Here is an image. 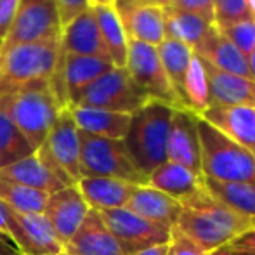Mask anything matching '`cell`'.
I'll list each match as a JSON object with an SVG mask.
<instances>
[{
  "label": "cell",
  "mask_w": 255,
  "mask_h": 255,
  "mask_svg": "<svg viewBox=\"0 0 255 255\" xmlns=\"http://www.w3.org/2000/svg\"><path fill=\"white\" fill-rule=\"evenodd\" d=\"M254 228V222L215 198L207 188L181 200V215L172 229L188 238L205 255L226 247L242 233Z\"/></svg>",
  "instance_id": "6da1fadb"
},
{
  "label": "cell",
  "mask_w": 255,
  "mask_h": 255,
  "mask_svg": "<svg viewBox=\"0 0 255 255\" xmlns=\"http://www.w3.org/2000/svg\"><path fill=\"white\" fill-rule=\"evenodd\" d=\"M0 45H2V40H0Z\"/></svg>",
  "instance_id": "816d5d0a"
},
{
  "label": "cell",
  "mask_w": 255,
  "mask_h": 255,
  "mask_svg": "<svg viewBox=\"0 0 255 255\" xmlns=\"http://www.w3.org/2000/svg\"><path fill=\"white\" fill-rule=\"evenodd\" d=\"M167 160L202 175L198 117L184 108H175L172 115L167 139Z\"/></svg>",
  "instance_id": "7c38bea8"
},
{
  "label": "cell",
  "mask_w": 255,
  "mask_h": 255,
  "mask_svg": "<svg viewBox=\"0 0 255 255\" xmlns=\"http://www.w3.org/2000/svg\"><path fill=\"white\" fill-rule=\"evenodd\" d=\"M254 228H255V222H254Z\"/></svg>",
  "instance_id": "f5cc1de1"
},
{
  "label": "cell",
  "mask_w": 255,
  "mask_h": 255,
  "mask_svg": "<svg viewBox=\"0 0 255 255\" xmlns=\"http://www.w3.org/2000/svg\"><path fill=\"white\" fill-rule=\"evenodd\" d=\"M167 255H205V254L200 252V250L196 249L188 238H184L179 231L172 229Z\"/></svg>",
  "instance_id": "74e56055"
},
{
  "label": "cell",
  "mask_w": 255,
  "mask_h": 255,
  "mask_svg": "<svg viewBox=\"0 0 255 255\" xmlns=\"http://www.w3.org/2000/svg\"><path fill=\"white\" fill-rule=\"evenodd\" d=\"M249 70H250V77L255 82V51L249 56Z\"/></svg>",
  "instance_id": "f6af8a7d"
},
{
  "label": "cell",
  "mask_w": 255,
  "mask_h": 255,
  "mask_svg": "<svg viewBox=\"0 0 255 255\" xmlns=\"http://www.w3.org/2000/svg\"><path fill=\"white\" fill-rule=\"evenodd\" d=\"M63 24L54 0H21L16 17L0 45V54L23 44L61 40Z\"/></svg>",
  "instance_id": "ba28073f"
},
{
  "label": "cell",
  "mask_w": 255,
  "mask_h": 255,
  "mask_svg": "<svg viewBox=\"0 0 255 255\" xmlns=\"http://www.w3.org/2000/svg\"><path fill=\"white\" fill-rule=\"evenodd\" d=\"M91 7L94 5H115V0H89Z\"/></svg>",
  "instance_id": "bcb514c9"
},
{
  "label": "cell",
  "mask_w": 255,
  "mask_h": 255,
  "mask_svg": "<svg viewBox=\"0 0 255 255\" xmlns=\"http://www.w3.org/2000/svg\"><path fill=\"white\" fill-rule=\"evenodd\" d=\"M182 106L196 117H202L210 106V87L205 63L198 54H193L182 84Z\"/></svg>",
  "instance_id": "83f0119b"
},
{
  "label": "cell",
  "mask_w": 255,
  "mask_h": 255,
  "mask_svg": "<svg viewBox=\"0 0 255 255\" xmlns=\"http://www.w3.org/2000/svg\"><path fill=\"white\" fill-rule=\"evenodd\" d=\"M63 57L59 40L23 44L0 54V96L38 82H51Z\"/></svg>",
  "instance_id": "5b68a950"
},
{
  "label": "cell",
  "mask_w": 255,
  "mask_h": 255,
  "mask_svg": "<svg viewBox=\"0 0 255 255\" xmlns=\"http://www.w3.org/2000/svg\"><path fill=\"white\" fill-rule=\"evenodd\" d=\"M151 99L132 80L125 68L113 66L110 71L91 84L71 106L99 108L117 113L134 115Z\"/></svg>",
  "instance_id": "52a82bcc"
},
{
  "label": "cell",
  "mask_w": 255,
  "mask_h": 255,
  "mask_svg": "<svg viewBox=\"0 0 255 255\" xmlns=\"http://www.w3.org/2000/svg\"><path fill=\"white\" fill-rule=\"evenodd\" d=\"M149 0H115V7H124V5H134V3H144Z\"/></svg>",
  "instance_id": "7bdbcfd3"
},
{
  "label": "cell",
  "mask_w": 255,
  "mask_h": 255,
  "mask_svg": "<svg viewBox=\"0 0 255 255\" xmlns=\"http://www.w3.org/2000/svg\"><path fill=\"white\" fill-rule=\"evenodd\" d=\"M35 151L37 149L28 142L23 132L10 122L5 113L0 111V168L16 163Z\"/></svg>",
  "instance_id": "1f68e13d"
},
{
  "label": "cell",
  "mask_w": 255,
  "mask_h": 255,
  "mask_svg": "<svg viewBox=\"0 0 255 255\" xmlns=\"http://www.w3.org/2000/svg\"><path fill=\"white\" fill-rule=\"evenodd\" d=\"M254 156H255V151H254Z\"/></svg>",
  "instance_id": "db71d44e"
},
{
  "label": "cell",
  "mask_w": 255,
  "mask_h": 255,
  "mask_svg": "<svg viewBox=\"0 0 255 255\" xmlns=\"http://www.w3.org/2000/svg\"><path fill=\"white\" fill-rule=\"evenodd\" d=\"M61 170L71 182H77L80 174V132L71 117L70 106L63 108L54 122L45 142L37 149Z\"/></svg>",
  "instance_id": "8fae6325"
},
{
  "label": "cell",
  "mask_w": 255,
  "mask_h": 255,
  "mask_svg": "<svg viewBox=\"0 0 255 255\" xmlns=\"http://www.w3.org/2000/svg\"><path fill=\"white\" fill-rule=\"evenodd\" d=\"M0 236L10 242L21 254L23 249V236H21V229L17 226L16 215L14 210L9 208L3 202H0Z\"/></svg>",
  "instance_id": "e575fe53"
},
{
  "label": "cell",
  "mask_w": 255,
  "mask_h": 255,
  "mask_svg": "<svg viewBox=\"0 0 255 255\" xmlns=\"http://www.w3.org/2000/svg\"><path fill=\"white\" fill-rule=\"evenodd\" d=\"M156 49L161 64H163L165 73H167L168 80H170L172 87H174L182 106V84H184L186 71H188V66L191 63V57L195 51L189 45L177 40H170V38H165Z\"/></svg>",
  "instance_id": "f546056e"
},
{
  "label": "cell",
  "mask_w": 255,
  "mask_h": 255,
  "mask_svg": "<svg viewBox=\"0 0 255 255\" xmlns=\"http://www.w3.org/2000/svg\"><path fill=\"white\" fill-rule=\"evenodd\" d=\"M151 3H154V5H160L161 9H168V7L174 5L177 0H149Z\"/></svg>",
  "instance_id": "ee69618b"
},
{
  "label": "cell",
  "mask_w": 255,
  "mask_h": 255,
  "mask_svg": "<svg viewBox=\"0 0 255 255\" xmlns=\"http://www.w3.org/2000/svg\"><path fill=\"white\" fill-rule=\"evenodd\" d=\"M167 252H168V243H161V245L148 247V249H142L130 255H167Z\"/></svg>",
  "instance_id": "60d3db41"
},
{
  "label": "cell",
  "mask_w": 255,
  "mask_h": 255,
  "mask_svg": "<svg viewBox=\"0 0 255 255\" xmlns=\"http://www.w3.org/2000/svg\"><path fill=\"white\" fill-rule=\"evenodd\" d=\"M23 236L21 255H63L64 245L44 214H21L14 210Z\"/></svg>",
  "instance_id": "cb8c5ba5"
},
{
  "label": "cell",
  "mask_w": 255,
  "mask_h": 255,
  "mask_svg": "<svg viewBox=\"0 0 255 255\" xmlns=\"http://www.w3.org/2000/svg\"><path fill=\"white\" fill-rule=\"evenodd\" d=\"M59 44L63 54L99 57V59H106L111 63L92 9L82 12L63 28Z\"/></svg>",
  "instance_id": "ac0fdd59"
},
{
  "label": "cell",
  "mask_w": 255,
  "mask_h": 255,
  "mask_svg": "<svg viewBox=\"0 0 255 255\" xmlns=\"http://www.w3.org/2000/svg\"><path fill=\"white\" fill-rule=\"evenodd\" d=\"M208 193L228 205L231 210L255 222V184L250 182H219L203 179Z\"/></svg>",
  "instance_id": "f1b7e54d"
},
{
  "label": "cell",
  "mask_w": 255,
  "mask_h": 255,
  "mask_svg": "<svg viewBox=\"0 0 255 255\" xmlns=\"http://www.w3.org/2000/svg\"><path fill=\"white\" fill-rule=\"evenodd\" d=\"M61 106L51 82H38L0 96V111L10 118L35 149L47 139Z\"/></svg>",
  "instance_id": "7a4b0ae2"
},
{
  "label": "cell",
  "mask_w": 255,
  "mask_h": 255,
  "mask_svg": "<svg viewBox=\"0 0 255 255\" xmlns=\"http://www.w3.org/2000/svg\"><path fill=\"white\" fill-rule=\"evenodd\" d=\"M0 179L38 189L47 195H52V193L73 184L47 158L42 156L40 151H35L16 163L0 168Z\"/></svg>",
  "instance_id": "4fadbf2b"
},
{
  "label": "cell",
  "mask_w": 255,
  "mask_h": 255,
  "mask_svg": "<svg viewBox=\"0 0 255 255\" xmlns=\"http://www.w3.org/2000/svg\"><path fill=\"white\" fill-rule=\"evenodd\" d=\"M21 0H0V40H3L16 17Z\"/></svg>",
  "instance_id": "f35d334b"
},
{
  "label": "cell",
  "mask_w": 255,
  "mask_h": 255,
  "mask_svg": "<svg viewBox=\"0 0 255 255\" xmlns=\"http://www.w3.org/2000/svg\"><path fill=\"white\" fill-rule=\"evenodd\" d=\"M174 110L170 104L151 99L132 115L124 144L137 170L146 175V179L154 168L167 161V139Z\"/></svg>",
  "instance_id": "3957f363"
},
{
  "label": "cell",
  "mask_w": 255,
  "mask_h": 255,
  "mask_svg": "<svg viewBox=\"0 0 255 255\" xmlns=\"http://www.w3.org/2000/svg\"><path fill=\"white\" fill-rule=\"evenodd\" d=\"M212 26H214V21L200 14L186 12L174 7L165 9V38L182 42L189 45L193 51Z\"/></svg>",
  "instance_id": "4316f807"
},
{
  "label": "cell",
  "mask_w": 255,
  "mask_h": 255,
  "mask_svg": "<svg viewBox=\"0 0 255 255\" xmlns=\"http://www.w3.org/2000/svg\"><path fill=\"white\" fill-rule=\"evenodd\" d=\"M125 70L149 99L170 104L174 108H182L167 73H165L163 64L158 56V49L154 45L128 40Z\"/></svg>",
  "instance_id": "9c48e42d"
},
{
  "label": "cell",
  "mask_w": 255,
  "mask_h": 255,
  "mask_svg": "<svg viewBox=\"0 0 255 255\" xmlns=\"http://www.w3.org/2000/svg\"><path fill=\"white\" fill-rule=\"evenodd\" d=\"M130 212L160 224L167 229H172L181 215V202L165 193L158 191L148 184L137 186L127 207Z\"/></svg>",
  "instance_id": "603a6c76"
},
{
  "label": "cell",
  "mask_w": 255,
  "mask_h": 255,
  "mask_svg": "<svg viewBox=\"0 0 255 255\" xmlns=\"http://www.w3.org/2000/svg\"><path fill=\"white\" fill-rule=\"evenodd\" d=\"M89 210L91 207L84 200L80 189L77 188V184H71L49 196L44 215L49 219L61 243L66 245L78 231Z\"/></svg>",
  "instance_id": "5bb4252c"
},
{
  "label": "cell",
  "mask_w": 255,
  "mask_h": 255,
  "mask_svg": "<svg viewBox=\"0 0 255 255\" xmlns=\"http://www.w3.org/2000/svg\"><path fill=\"white\" fill-rule=\"evenodd\" d=\"M200 160L203 179L255 184V156L198 117Z\"/></svg>",
  "instance_id": "277c9868"
},
{
  "label": "cell",
  "mask_w": 255,
  "mask_h": 255,
  "mask_svg": "<svg viewBox=\"0 0 255 255\" xmlns=\"http://www.w3.org/2000/svg\"><path fill=\"white\" fill-rule=\"evenodd\" d=\"M91 9L94 12L96 21H98L103 42L106 45V51L110 54L113 66L125 68L128 52V38L115 5H94Z\"/></svg>",
  "instance_id": "484cf974"
},
{
  "label": "cell",
  "mask_w": 255,
  "mask_h": 255,
  "mask_svg": "<svg viewBox=\"0 0 255 255\" xmlns=\"http://www.w3.org/2000/svg\"><path fill=\"white\" fill-rule=\"evenodd\" d=\"M205 63V61H203ZM210 87V106H255V82L240 75L215 70L205 63Z\"/></svg>",
  "instance_id": "7402d4cb"
},
{
  "label": "cell",
  "mask_w": 255,
  "mask_h": 255,
  "mask_svg": "<svg viewBox=\"0 0 255 255\" xmlns=\"http://www.w3.org/2000/svg\"><path fill=\"white\" fill-rule=\"evenodd\" d=\"M128 40L158 45L165 40V9L151 2L115 7Z\"/></svg>",
  "instance_id": "9a60e30c"
},
{
  "label": "cell",
  "mask_w": 255,
  "mask_h": 255,
  "mask_svg": "<svg viewBox=\"0 0 255 255\" xmlns=\"http://www.w3.org/2000/svg\"><path fill=\"white\" fill-rule=\"evenodd\" d=\"M202 120L238 142L255 151V106H217L212 104L202 115Z\"/></svg>",
  "instance_id": "2e32d148"
},
{
  "label": "cell",
  "mask_w": 255,
  "mask_h": 255,
  "mask_svg": "<svg viewBox=\"0 0 255 255\" xmlns=\"http://www.w3.org/2000/svg\"><path fill=\"white\" fill-rule=\"evenodd\" d=\"M195 52L205 61L207 64L214 66L215 70L226 71V73L240 75V77L250 78L249 70V57L243 56L224 35L221 33L217 26H212L203 40L195 47Z\"/></svg>",
  "instance_id": "ffe728a7"
},
{
  "label": "cell",
  "mask_w": 255,
  "mask_h": 255,
  "mask_svg": "<svg viewBox=\"0 0 255 255\" xmlns=\"http://www.w3.org/2000/svg\"><path fill=\"white\" fill-rule=\"evenodd\" d=\"M221 33L238 49L243 56L249 57L255 51V19L247 17L238 23H233L226 28H219Z\"/></svg>",
  "instance_id": "d6a6232c"
},
{
  "label": "cell",
  "mask_w": 255,
  "mask_h": 255,
  "mask_svg": "<svg viewBox=\"0 0 255 255\" xmlns=\"http://www.w3.org/2000/svg\"><path fill=\"white\" fill-rule=\"evenodd\" d=\"M63 255H125L98 210H89L73 238L64 245Z\"/></svg>",
  "instance_id": "e0dca14e"
},
{
  "label": "cell",
  "mask_w": 255,
  "mask_h": 255,
  "mask_svg": "<svg viewBox=\"0 0 255 255\" xmlns=\"http://www.w3.org/2000/svg\"><path fill=\"white\" fill-rule=\"evenodd\" d=\"M146 184L181 202L203 188V177L167 160L148 175Z\"/></svg>",
  "instance_id": "d4e9b609"
},
{
  "label": "cell",
  "mask_w": 255,
  "mask_h": 255,
  "mask_svg": "<svg viewBox=\"0 0 255 255\" xmlns=\"http://www.w3.org/2000/svg\"><path fill=\"white\" fill-rule=\"evenodd\" d=\"M56 3L57 14L63 28L66 26L70 21H73L77 16H80L82 12H85L87 9H91L89 0H54Z\"/></svg>",
  "instance_id": "d590c367"
},
{
  "label": "cell",
  "mask_w": 255,
  "mask_h": 255,
  "mask_svg": "<svg viewBox=\"0 0 255 255\" xmlns=\"http://www.w3.org/2000/svg\"><path fill=\"white\" fill-rule=\"evenodd\" d=\"M99 214H101L106 228L115 236V240L118 242L125 255L170 242L172 229L154 224V222L134 214L125 207L115 208V210H103Z\"/></svg>",
  "instance_id": "30bf717a"
},
{
  "label": "cell",
  "mask_w": 255,
  "mask_h": 255,
  "mask_svg": "<svg viewBox=\"0 0 255 255\" xmlns=\"http://www.w3.org/2000/svg\"><path fill=\"white\" fill-rule=\"evenodd\" d=\"M47 193L0 179V202L21 214H44L49 202Z\"/></svg>",
  "instance_id": "4dcf8cb0"
},
{
  "label": "cell",
  "mask_w": 255,
  "mask_h": 255,
  "mask_svg": "<svg viewBox=\"0 0 255 255\" xmlns=\"http://www.w3.org/2000/svg\"><path fill=\"white\" fill-rule=\"evenodd\" d=\"M172 7L179 10H186V12L200 14V16L214 21V0H177Z\"/></svg>",
  "instance_id": "8d00e7d4"
},
{
  "label": "cell",
  "mask_w": 255,
  "mask_h": 255,
  "mask_svg": "<svg viewBox=\"0 0 255 255\" xmlns=\"http://www.w3.org/2000/svg\"><path fill=\"white\" fill-rule=\"evenodd\" d=\"M0 240H5V238H2V236H0ZM5 242H7V240H5ZM10 243V242H9Z\"/></svg>",
  "instance_id": "f907efd6"
},
{
  "label": "cell",
  "mask_w": 255,
  "mask_h": 255,
  "mask_svg": "<svg viewBox=\"0 0 255 255\" xmlns=\"http://www.w3.org/2000/svg\"><path fill=\"white\" fill-rule=\"evenodd\" d=\"M80 174L82 177L122 179L137 186L148 181L134 165L124 141L89 135L84 132H80Z\"/></svg>",
  "instance_id": "8992f818"
},
{
  "label": "cell",
  "mask_w": 255,
  "mask_h": 255,
  "mask_svg": "<svg viewBox=\"0 0 255 255\" xmlns=\"http://www.w3.org/2000/svg\"><path fill=\"white\" fill-rule=\"evenodd\" d=\"M82 196L92 210H115L127 207L137 184L113 177H80L77 182Z\"/></svg>",
  "instance_id": "d6986e66"
},
{
  "label": "cell",
  "mask_w": 255,
  "mask_h": 255,
  "mask_svg": "<svg viewBox=\"0 0 255 255\" xmlns=\"http://www.w3.org/2000/svg\"><path fill=\"white\" fill-rule=\"evenodd\" d=\"M71 117L80 132L98 137L124 141L130 127L132 115L87 106H70Z\"/></svg>",
  "instance_id": "44dd1931"
},
{
  "label": "cell",
  "mask_w": 255,
  "mask_h": 255,
  "mask_svg": "<svg viewBox=\"0 0 255 255\" xmlns=\"http://www.w3.org/2000/svg\"><path fill=\"white\" fill-rule=\"evenodd\" d=\"M247 17H252L247 0H214V24L226 28Z\"/></svg>",
  "instance_id": "836d02e7"
},
{
  "label": "cell",
  "mask_w": 255,
  "mask_h": 255,
  "mask_svg": "<svg viewBox=\"0 0 255 255\" xmlns=\"http://www.w3.org/2000/svg\"><path fill=\"white\" fill-rule=\"evenodd\" d=\"M231 250V249H229ZM229 255H255V254H250V252H235V250H231V254Z\"/></svg>",
  "instance_id": "681fc988"
},
{
  "label": "cell",
  "mask_w": 255,
  "mask_h": 255,
  "mask_svg": "<svg viewBox=\"0 0 255 255\" xmlns=\"http://www.w3.org/2000/svg\"><path fill=\"white\" fill-rule=\"evenodd\" d=\"M0 255H21L17 252V249L12 243L5 242V240H0Z\"/></svg>",
  "instance_id": "b9f144b4"
},
{
  "label": "cell",
  "mask_w": 255,
  "mask_h": 255,
  "mask_svg": "<svg viewBox=\"0 0 255 255\" xmlns=\"http://www.w3.org/2000/svg\"><path fill=\"white\" fill-rule=\"evenodd\" d=\"M229 249L235 250V252H250L255 254V228L249 229V231L242 233L240 236H236L231 243H229Z\"/></svg>",
  "instance_id": "ab89813d"
},
{
  "label": "cell",
  "mask_w": 255,
  "mask_h": 255,
  "mask_svg": "<svg viewBox=\"0 0 255 255\" xmlns=\"http://www.w3.org/2000/svg\"><path fill=\"white\" fill-rule=\"evenodd\" d=\"M229 254H231V250H229V247L226 245V247H221V249L214 250V252H210L207 255H229Z\"/></svg>",
  "instance_id": "7dc6e473"
},
{
  "label": "cell",
  "mask_w": 255,
  "mask_h": 255,
  "mask_svg": "<svg viewBox=\"0 0 255 255\" xmlns=\"http://www.w3.org/2000/svg\"><path fill=\"white\" fill-rule=\"evenodd\" d=\"M247 3H249L250 14H252V17L255 19V0H247Z\"/></svg>",
  "instance_id": "c3c4849f"
}]
</instances>
